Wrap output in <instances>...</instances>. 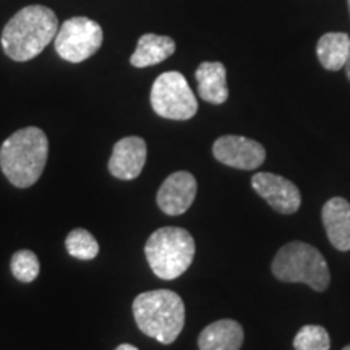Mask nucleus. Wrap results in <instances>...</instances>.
<instances>
[{
    "label": "nucleus",
    "instance_id": "f257e3e1",
    "mask_svg": "<svg viewBox=\"0 0 350 350\" xmlns=\"http://www.w3.org/2000/svg\"><path fill=\"white\" fill-rule=\"evenodd\" d=\"M59 26V18L51 8L44 5L21 8L3 28V52L15 62H28L54 41Z\"/></svg>",
    "mask_w": 350,
    "mask_h": 350
},
{
    "label": "nucleus",
    "instance_id": "f03ea898",
    "mask_svg": "<svg viewBox=\"0 0 350 350\" xmlns=\"http://www.w3.org/2000/svg\"><path fill=\"white\" fill-rule=\"evenodd\" d=\"M49 139L38 126H26L12 133L0 148V169L16 188H29L46 167Z\"/></svg>",
    "mask_w": 350,
    "mask_h": 350
},
{
    "label": "nucleus",
    "instance_id": "7ed1b4c3",
    "mask_svg": "<svg viewBox=\"0 0 350 350\" xmlns=\"http://www.w3.org/2000/svg\"><path fill=\"white\" fill-rule=\"evenodd\" d=\"M133 317L143 334L172 344L185 326V305L172 291H150L133 301Z\"/></svg>",
    "mask_w": 350,
    "mask_h": 350
},
{
    "label": "nucleus",
    "instance_id": "20e7f679",
    "mask_svg": "<svg viewBox=\"0 0 350 350\" xmlns=\"http://www.w3.org/2000/svg\"><path fill=\"white\" fill-rule=\"evenodd\" d=\"M195 240L182 227H163L152 232L144 245V255L152 273L172 281L190 268L195 258Z\"/></svg>",
    "mask_w": 350,
    "mask_h": 350
},
{
    "label": "nucleus",
    "instance_id": "39448f33",
    "mask_svg": "<svg viewBox=\"0 0 350 350\" xmlns=\"http://www.w3.org/2000/svg\"><path fill=\"white\" fill-rule=\"evenodd\" d=\"M271 271L282 282H301L317 292L329 287L331 275L325 256L312 245L291 242L274 256Z\"/></svg>",
    "mask_w": 350,
    "mask_h": 350
},
{
    "label": "nucleus",
    "instance_id": "423d86ee",
    "mask_svg": "<svg viewBox=\"0 0 350 350\" xmlns=\"http://www.w3.org/2000/svg\"><path fill=\"white\" fill-rule=\"evenodd\" d=\"M151 106L159 117L169 120H188L198 112V100L178 72H165L151 88Z\"/></svg>",
    "mask_w": 350,
    "mask_h": 350
},
{
    "label": "nucleus",
    "instance_id": "0eeeda50",
    "mask_svg": "<svg viewBox=\"0 0 350 350\" xmlns=\"http://www.w3.org/2000/svg\"><path fill=\"white\" fill-rule=\"evenodd\" d=\"M104 33L99 23L86 16H73L59 26L54 44L57 54L70 64H80L100 49Z\"/></svg>",
    "mask_w": 350,
    "mask_h": 350
},
{
    "label": "nucleus",
    "instance_id": "6e6552de",
    "mask_svg": "<svg viewBox=\"0 0 350 350\" xmlns=\"http://www.w3.org/2000/svg\"><path fill=\"white\" fill-rule=\"evenodd\" d=\"M213 154L219 163L242 170H255L266 159L262 144L237 135H226L217 138L213 144Z\"/></svg>",
    "mask_w": 350,
    "mask_h": 350
},
{
    "label": "nucleus",
    "instance_id": "1a4fd4ad",
    "mask_svg": "<svg viewBox=\"0 0 350 350\" xmlns=\"http://www.w3.org/2000/svg\"><path fill=\"white\" fill-rule=\"evenodd\" d=\"M252 187L274 211L281 214H294L299 211L301 204L300 190L281 175L258 172L253 175Z\"/></svg>",
    "mask_w": 350,
    "mask_h": 350
},
{
    "label": "nucleus",
    "instance_id": "9d476101",
    "mask_svg": "<svg viewBox=\"0 0 350 350\" xmlns=\"http://www.w3.org/2000/svg\"><path fill=\"white\" fill-rule=\"evenodd\" d=\"M196 190V178L190 172L178 170L170 174L157 191V206L169 216H180L193 204Z\"/></svg>",
    "mask_w": 350,
    "mask_h": 350
},
{
    "label": "nucleus",
    "instance_id": "9b49d317",
    "mask_svg": "<svg viewBox=\"0 0 350 350\" xmlns=\"http://www.w3.org/2000/svg\"><path fill=\"white\" fill-rule=\"evenodd\" d=\"M146 142L139 137H125L113 144L109 172L119 180L137 178L146 164Z\"/></svg>",
    "mask_w": 350,
    "mask_h": 350
},
{
    "label": "nucleus",
    "instance_id": "f8f14e48",
    "mask_svg": "<svg viewBox=\"0 0 350 350\" xmlns=\"http://www.w3.org/2000/svg\"><path fill=\"white\" fill-rule=\"evenodd\" d=\"M323 224L332 247L339 252L350 250V204L347 200L334 196L323 206Z\"/></svg>",
    "mask_w": 350,
    "mask_h": 350
},
{
    "label": "nucleus",
    "instance_id": "ddd939ff",
    "mask_svg": "<svg viewBox=\"0 0 350 350\" xmlns=\"http://www.w3.org/2000/svg\"><path fill=\"white\" fill-rule=\"evenodd\" d=\"M243 327L234 319H219L201 331L200 350H240L243 344Z\"/></svg>",
    "mask_w": 350,
    "mask_h": 350
},
{
    "label": "nucleus",
    "instance_id": "4468645a",
    "mask_svg": "<svg viewBox=\"0 0 350 350\" xmlns=\"http://www.w3.org/2000/svg\"><path fill=\"white\" fill-rule=\"evenodd\" d=\"M195 78L198 81V94L209 104H224L229 98L227 72L221 62H203L196 68Z\"/></svg>",
    "mask_w": 350,
    "mask_h": 350
},
{
    "label": "nucleus",
    "instance_id": "2eb2a0df",
    "mask_svg": "<svg viewBox=\"0 0 350 350\" xmlns=\"http://www.w3.org/2000/svg\"><path fill=\"white\" fill-rule=\"evenodd\" d=\"M174 52L175 41L172 38L148 33L138 39L137 49L130 57V64L137 68H146L164 62Z\"/></svg>",
    "mask_w": 350,
    "mask_h": 350
},
{
    "label": "nucleus",
    "instance_id": "dca6fc26",
    "mask_svg": "<svg viewBox=\"0 0 350 350\" xmlns=\"http://www.w3.org/2000/svg\"><path fill=\"white\" fill-rule=\"evenodd\" d=\"M350 52V38L345 33H326L317 44L319 64L326 70L338 72L344 68Z\"/></svg>",
    "mask_w": 350,
    "mask_h": 350
},
{
    "label": "nucleus",
    "instance_id": "f3484780",
    "mask_svg": "<svg viewBox=\"0 0 350 350\" xmlns=\"http://www.w3.org/2000/svg\"><path fill=\"white\" fill-rule=\"evenodd\" d=\"M65 247L70 256L81 261H91L99 255V243L91 232L85 229L72 230L65 239Z\"/></svg>",
    "mask_w": 350,
    "mask_h": 350
},
{
    "label": "nucleus",
    "instance_id": "a211bd4d",
    "mask_svg": "<svg viewBox=\"0 0 350 350\" xmlns=\"http://www.w3.org/2000/svg\"><path fill=\"white\" fill-rule=\"evenodd\" d=\"M294 347L295 350H329V334L323 326L306 325L297 332Z\"/></svg>",
    "mask_w": 350,
    "mask_h": 350
},
{
    "label": "nucleus",
    "instance_id": "6ab92c4d",
    "mask_svg": "<svg viewBox=\"0 0 350 350\" xmlns=\"http://www.w3.org/2000/svg\"><path fill=\"white\" fill-rule=\"evenodd\" d=\"M12 274L18 279L20 282H33L39 275V260L31 250H18L12 256L10 261Z\"/></svg>",
    "mask_w": 350,
    "mask_h": 350
},
{
    "label": "nucleus",
    "instance_id": "aec40b11",
    "mask_svg": "<svg viewBox=\"0 0 350 350\" xmlns=\"http://www.w3.org/2000/svg\"><path fill=\"white\" fill-rule=\"evenodd\" d=\"M116 350H138V349L135 347V345H131V344H120Z\"/></svg>",
    "mask_w": 350,
    "mask_h": 350
},
{
    "label": "nucleus",
    "instance_id": "412c9836",
    "mask_svg": "<svg viewBox=\"0 0 350 350\" xmlns=\"http://www.w3.org/2000/svg\"><path fill=\"white\" fill-rule=\"evenodd\" d=\"M344 68H345V73H347V78L350 80V52H349V57H347V62H345V65H344Z\"/></svg>",
    "mask_w": 350,
    "mask_h": 350
},
{
    "label": "nucleus",
    "instance_id": "4be33fe9",
    "mask_svg": "<svg viewBox=\"0 0 350 350\" xmlns=\"http://www.w3.org/2000/svg\"><path fill=\"white\" fill-rule=\"evenodd\" d=\"M342 350H350V344H349V345H345V347H344Z\"/></svg>",
    "mask_w": 350,
    "mask_h": 350
},
{
    "label": "nucleus",
    "instance_id": "5701e85b",
    "mask_svg": "<svg viewBox=\"0 0 350 350\" xmlns=\"http://www.w3.org/2000/svg\"><path fill=\"white\" fill-rule=\"evenodd\" d=\"M347 3H349V12H350V0H347Z\"/></svg>",
    "mask_w": 350,
    "mask_h": 350
}]
</instances>
